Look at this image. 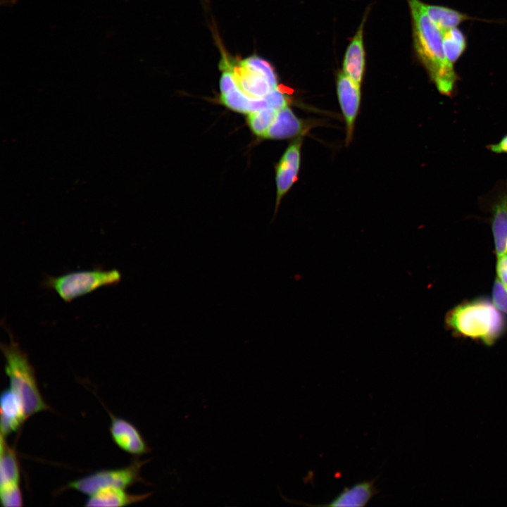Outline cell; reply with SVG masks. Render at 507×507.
Listing matches in <instances>:
<instances>
[{"instance_id":"7","label":"cell","mask_w":507,"mask_h":507,"mask_svg":"<svg viewBox=\"0 0 507 507\" xmlns=\"http://www.w3.org/2000/svg\"><path fill=\"white\" fill-rule=\"evenodd\" d=\"M301 143L302 139L299 137L290 144L277 165L275 213L281 199L297 180L300 167Z\"/></svg>"},{"instance_id":"19","label":"cell","mask_w":507,"mask_h":507,"mask_svg":"<svg viewBox=\"0 0 507 507\" xmlns=\"http://www.w3.org/2000/svg\"><path fill=\"white\" fill-rule=\"evenodd\" d=\"M254 99L245 94L237 82L227 90L220 92L221 102L230 109L242 113L253 112Z\"/></svg>"},{"instance_id":"10","label":"cell","mask_w":507,"mask_h":507,"mask_svg":"<svg viewBox=\"0 0 507 507\" xmlns=\"http://www.w3.org/2000/svg\"><path fill=\"white\" fill-rule=\"evenodd\" d=\"M230 67L239 88L251 98H264L278 87L265 75L240 61L235 63L228 60Z\"/></svg>"},{"instance_id":"5","label":"cell","mask_w":507,"mask_h":507,"mask_svg":"<svg viewBox=\"0 0 507 507\" xmlns=\"http://www.w3.org/2000/svg\"><path fill=\"white\" fill-rule=\"evenodd\" d=\"M147 462L148 460L134 459L125 468L101 470L70 482L65 489L89 496L107 487L125 489L137 482H146L141 476V469Z\"/></svg>"},{"instance_id":"15","label":"cell","mask_w":507,"mask_h":507,"mask_svg":"<svg viewBox=\"0 0 507 507\" xmlns=\"http://www.w3.org/2000/svg\"><path fill=\"white\" fill-rule=\"evenodd\" d=\"M152 494L149 492L132 494L123 488L107 487L89 495L84 506L87 507L125 506L144 501Z\"/></svg>"},{"instance_id":"25","label":"cell","mask_w":507,"mask_h":507,"mask_svg":"<svg viewBox=\"0 0 507 507\" xmlns=\"http://www.w3.org/2000/svg\"><path fill=\"white\" fill-rule=\"evenodd\" d=\"M487 149L492 153L497 154H507V133L505 134L496 143L487 145Z\"/></svg>"},{"instance_id":"16","label":"cell","mask_w":507,"mask_h":507,"mask_svg":"<svg viewBox=\"0 0 507 507\" xmlns=\"http://www.w3.org/2000/svg\"><path fill=\"white\" fill-rule=\"evenodd\" d=\"M424 5L427 15L442 32L456 27L467 20H479L446 6L427 4Z\"/></svg>"},{"instance_id":"3","label":"cell","mask_w":507,"mask_h":507,"mask_svg":"<svg viewBox=\"0 0 507 507\" xmlns=\"http://www.w3.org/2000/svg\"><path fill=\"white\" fill-rule=\"evenodd\" d=\"M10 342L1 344V350L5 359V373L10 382L9 387L20 397L27 418L31 415L50 410L44 401L36 379L35 372L27 354L14 340L8 330Z\"/></svg>"},{"instance_id":"23","label":"cell","mask_w":507,"mask_h":507,"mask_svg":"<svg viewBox=\"0 0 507 507\" xmlns=\"http://www.w3.org/2000/svg\"><path fill=\"white\" fill-rule=\"evenodd\" d=\"M269 107L277 111L284 108L289 104V96L278 87L273 89L265 97Z\"/></svg>"},{"instance_id":"13","label":"cell","mask_w":507,"mask_h":507,"mask_svg":"<svg viewBox=\"0 0 507 507\" xmlns=\"http://www.w3.org/2000/svg\"><path fill=\"white\" fill-rule=\"evenodd\" d=\"M308 129L307 124L297 118L288 106L279 110L276 117L263 137L282 139L301 135Z\"/></svg>"},{"instance_id":"6","label":"cell","mask_w":507,"mask_h":507,"mask_svg":"<svg viewBox=\"0 0 507 507\" xmlns=\"http://www.w3.org/2000/svg\"><path fill=\"white\" fill-rule=\"evenodd\" d=\"M479 201L482 208L490 215L496 257L507 254V179L499 181Z\"/></svg>"},{"instance_id":"20","label":"cell","mask_w":507,"mask_h":507,"mask_svg":"<svg viewBox=\"0 0 507 507\" xmlns=\"http://www.w3.org/2000/svg\"><path fill=\"white\" fill-rule=\"evenodd\" d=\"M278 111L267 107L248 114V125L257 136L263 137L273 123Z\"/></svg>"},{"instance_id":"11","label":"cell","mask_w":507,"mask_h":507,"mask_svg":"<svg viewBox=\"0 0 507 507\" xmlns=\"http://www.w3.org/2000/svg\"><path fill=\"white\" fill-rule=\"evenodd\" d=\"M27 419L23 403L10 387L1 394V434L5 437L15 432Z\"/></svg>"},{"instance_id":"22","label":"cell","mask_w":507,"mask_h":507,"mask_svg":"<svg viewBox=\"0 0 507 507\" xmlns=\"http://www.w3.org/2000/svg\"><path fill=\"white\" fill-rule=\"evenodd\" d=\"M492 299L501 311L507 314V288L496 278L492 287Z\"/></svg>"},{"instance_id":"17","label":"cell","mask_w":507,"mask_h":507,"mask_svg":"<svg viewBox=\"0 0 507 507\" xmlns=\"http://www.w3.org/2000/svg\"><path fill=\"white\" fill-rule=\"evenodd\" d=\"M442 39L446 58L454 65L467 49V35L456 27L442 31Z\"/></svg>"},{"instance_id":"21","label":"cell","mask_w":507,"mask_h":507,"mask_svg":"<svg viewBox=\"0 0 507 507\" xmlns=\"http://www.w3.org/2000/svg\"><path fill=\"white\" fill-rule=\"evenodd\" d=\"M0 499L4 507L22 506L23 496L19 482L1 484Z\"/></svg>"},{"instance_id":"12","label":"cell","mask_w":507,"mask_h":507,"mask_svg":"<svg viewBox=\"0 0 507 507\" xmlns=\"http://www.w3.org/2000/svg\"><path fill=\"white\" fill-rule=\"evenodd\" d=\"M376 478L358 482L351 487H346L334 499L326 504H306L317 506H366L378 491L375 485Z\"/></svg>"},{"instance_id":"8","label":"cell","mask_w":507,"mask_h":507,"mask_svg":"<svg viewBox=\"0 0 507 507\" xmlns=\"http://www.w3.org/2000/svg\"><path fill=\"white\" fill-rule=\"evenodd\" d=\"M361 84L353 81L344 72L337 77V90L339 102L346 125V142H349L353 132L355 120L361 102Z\"/></svg>"},{"instance_id":"24","label":"cell","mask_w":507,"mask_h":507,"mask_svg":"<svg viewBox=\"0 0 507 507\" xmlns=\"http://www.w3.org/2000/svg\"><path fill=\"white\" fill-rule=\"evenodd\" d=\"M496 274L502 284L507 288V254L496 257Z\"/></svg>"},{"instance_id":"9","label":"cell","mask_w":507,"mask_h":507,"mask_svg":"<svg viewBox=\"0 0 507 507\" xmlns=\"http://www.w3.org/2000/svg\"><path fill=\"white\" fill-rule=\"evenodd\" d=\"M109 431L115 444L124 451L141 456L149 452L146 442L139 430L129 421L110 413Z\"/></svg>"},{"instance_id":"1","label":"cell","mask_w":507,"mask_h":507,"mask_svg":"<svg viewBox=\"0 0 507 507\" xmlns=\"http://www.w3.org/2000/svg\"><path fill=\"white\" fill-rule=\"evenodd\" d=\"M407 1L416 56L438 92L452 98L456 95L460 77L444 54L442 32L427 15L425 3L420 0Z\"/></svg>"},{"instance_id":"18","label":"cell","mask_w":507,"mask_h":507,"mask_svg":"<svg viewBox=\"0 0 507 507\" xmlns=\"http://www.w3.org/2000/svg\"><path fill=\"white\" fill-rule=\"evenodd\" d=\"M0 485L19 482L20 468L15 451L6 443L1 434Z\"/></svg>"},{"instance_id":"4","label":"cell","mask_w":507,"mask_h":507,"mask_svg":"<svg viewBox=\"0 0 507 507\" xmlns=\"http://www.w3.org/2000/svg\"><path fill=\"white\" fill-rule=\"evenodd\" d=\"M121 274L116 269L77 270L58 276L47 275L42 285L54 290L65 302H70L103 287L118 284Z\"/></svg>"},{"instance_id":"14","label":"cell","mask_w":507,"mask_h":507,"mask_svg":"<svg viewBox=\"0 0 507 507\" xmlns=\"http://www.w3.org/2000/svg\"><path fill=\"white\" fill-rule=\"evenodd\" d=\"M364 23L365 18L347 47L343 63V72L353 81L360 84L365 70Z\"/></svg>"},{"instance_id":"2","label":"cell","mask_w":507,"mask_h":507,"mask_svg":"<svg viewBox=\"0 0 507 507\" xmlns=\"http://www.w3.org/2000/svg\"><path fill=\"white\" fill-rule=\"evenodd\" d=\"M446 328L457 337L491 346L507 331V317L492 299L478 297L453 307L445 316Z\"/></svg>"}]
</instances>
